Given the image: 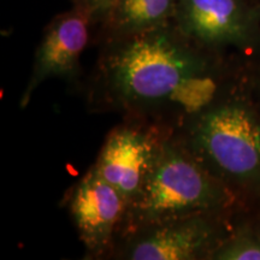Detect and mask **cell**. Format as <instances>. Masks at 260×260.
I'll use <instances>...</instances> for the list:
<instances>
[{"label": "cell", "instance_id": "cell-8", "mask_svg": "<svg viewBox=\"0 0 260 260\" xmlns=\"http://www.w3.org/2000/svg\"><path fill=\"white\" fill-rule=\"evenodd\" d=\"M92 15L88 9L80 6L59 16L47 28L35 54L28 86L22 94V109L28 105L38 87L46 80L53 77L74 79L76 76L80 57L88 42Z\"/></svg>", "mask_w": 260, "mask_h": 260}, {"label": "cell", "instance_id": "cell-9", "mask_svg": "<svg viewBox=\"0 0 260 260\" xmlns=\"http://www.w3.org/2000/svg\"><path fill=\"white\" fill-rule=\"evenodd\" d=\"M176 0H117L110 15L113 27L124 38L168 25Z\"/></svg>", "mask_w": 260, "mask_h": 260}, {"label": "cell", "instance_id": "cell-2", "mask_svg": "<svg viewBox=\"0 0 260 260\" xmlns=\"http://www.w3.org/2000/svg\"><path fill=\"white\" fill-rule=\"evenodd\" d=\"M240 195L184 146L168 138L144 187L128 205L119 235L195 214L226 217Z\"/></svg>", "mask_w": 260, "mask_h": 260}, {"label": "cell", "instance_id": "cell-11", "mask_svg": "<svg viewBox=\"0 0 260 260\" xmlns=\"http://www.w3.org/2000/svg\"><path fill=\"white\" fill-rule=\"evenodd\" d=\"M117 0H81V6L92 11V14H106L110 12Z\"/></svg>", "mask_w": 260, "mask_h": 260}, {"label": "cell", "instance_id": "cell-5", "mask_svg": "<svg viewBox=\"0 0 260 260\" xmlns=\"http://www.w3.org/2000/svg\"><path fill=\"white\" fill-rule=\"evenodd\" d=\"M229 234L225 217L195 214L130 234L119 255L132 260L210 259Z\"/></svg>", "mask_w": 260, "mask_h": 260}, {"label": "cell", "instance_id": "cell-3", "mask_svg": "<svg viewBox=\"0 0 260 260\" xmlns=\"http://www.w3.org/2000/svg\"><path fill=\"white\" fill-rule=\"evenodd\" d=\"M182 142L239 195L260 194V113L245 98L216 99L194 113Z\"/></svg>", "mask_w": 260, "mask_h": 260}, {"label": "cell", "instance_id": "cell-12", "mask_svg": "<svg viewBox=\"0 0 260 260\" xmlns=\"http://www.w3.org/2000/svg\"><path fill=\"white\" fill-rule=\"evenodd\" d=\"M258 230H259V234H260V228H259V229H258Z\"/></svg>", "mask_w": 260, "mask_h": 260}, {"label": "cell", "instance_id": "cell-6", "mask_svg": "<svg viewBox=\"0 0 260 260\" xmlns=\"http://www.w3.org/2000/svg\"><path fill=\"white\" fill-rule=\"evenodd\" d=\"M167 139L159 130L122 125L107 136L93 168L129 205L157 164Z\"/></svg>", "mask_w": 260, "mask_h": 260}, {"label": "cell", "instance_id": "cell-1", "mask_svg": "<svg viewBox=\"0 0 260 260\" xmlns=\"http://www.w3.org/2000/svg\"><path fill=\"white\" fill-rule=\"evenodd\" d=\"M188 41L168 25L125 38L103 63L110 100L139 112L180 104L189 117L216 100L212 64Z\"/></svg>", "mask_w": 260, "mask_h": 260}, {"label": "cell", "instance_id": "cell-10", "mask_svg": "<svg viewBox=\"0 0 260 260\" xmlns=\"http://www.w3.org/2000/svg\"><path fill=\"white\" fill-rule=\"evenodd\" d=\"M210 259L260 260L259 230L251 226L239 228L220 242Z\"/></svg>", "mask_w": 260, "mask_h": 260}, {"label": "cell", "instance_id": "cell-7", "mask_svg": "<svg viewBox=\"0 0 260 260\" xmlns=\"http://www.w3.org/2000/svg\"><path fill=\"white\" fill-rule=\"evenodd\" d=\"M128 203L92 169L71 190L69 210L81 241L93 256L110 251L119 235Z\"/></svg>", "mask_w": 260, "mask_h": 260}, {"label": "cell", "instance_id": "cell-4", "mask_svg": "<svg viewBox=\"0 0 260 260\" xmlns=\"http://www.w3.org/2000/svg\"><path fill=\"white\" fill-rule=\"evenodd\" d=\"M177 30L210 50H251L260 42V12L246 0H176Z\"/></svg>", "mask_w": 260, "mask_h": 260}]
</instances>
